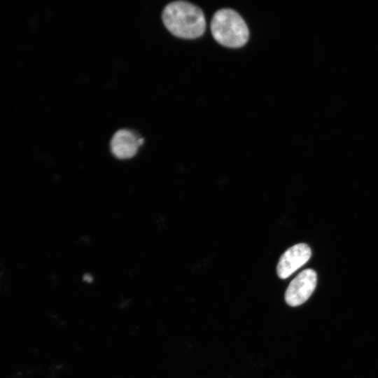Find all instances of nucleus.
Listing matches in <instances>:
<instances>
[{"label": "nucleus", "instance_id": "obj_4", "mask_svg": "<svg viewBox=\"0 0 378 378\" xmlns=\"http://www.w3.org/2000/svg\"><path fill=\"white\" fill-rule=\"evenodd\" d=\"M311 248L304 243L295 244L288 248L281 256L276 267L279 278L284 279L303 266L310 258Z\"/></svg>", "mask_w": 378, "mask_h": 378}, {"label": "nucleus", "instance_id": "obj_1", "mask_svg": "<svg viewBox=\"0 0 378 378\" xmlns=\"http://www.w3.org/2000/svg\"><path fill=\"white\" fill-rule=\"evenodd\" d=\"M162 20L169 32L178 38H196L206 29L205 17L202 9L186 1H176L165 6Z\"/></svg>", "mask_w": 378, "mask_h": 378}, {"label": "nucleus", "instance_id": "obj_5", "mask_svg": "<svg viewBox=\"0 0 378 378\" xmlns=\"http://www.w3.org/2000/svg\"><path fill=\"white\" fill-rule=\"evenodd\" d=\"M144 139L139 138L132 131L127 129L118 130L111 140V150L119 159L131 158L136 155L139 147Z\"/></svg>", "mask_w": 378, "mask_h": 378}, {"label": "nucleus", "instance_id": "obj_3", "mask_svg": "<svg viewBox=\"0 0 378 378\" xmlns=\"http://www.w3.org/2000/svg\"><path fill=\"white\" fill-rule=\"evenodd\" d=\"M317 275L312 269H306L298 274L288 285L285 293L286 302L291 306H299L305 302L314 292Z\"/></svg>", "mask_w": 378, "mask_h": 378}, {"label": "nucleus", "instance_id": "obj_2", "mask_svg": "<svg viewBox=\"0 0 378 378\" xmlns=\"http://www.w3.org/2000/svg\"><path fill=\"white\" fill-rule=\"evenodd\" d=\"M211 31L218 43L227 48H240L247 43L249 37L245 21L231 8H222L214 13Z\"/></svg>", "mask_w": 378, "mask_h": 378}]
</instances>
